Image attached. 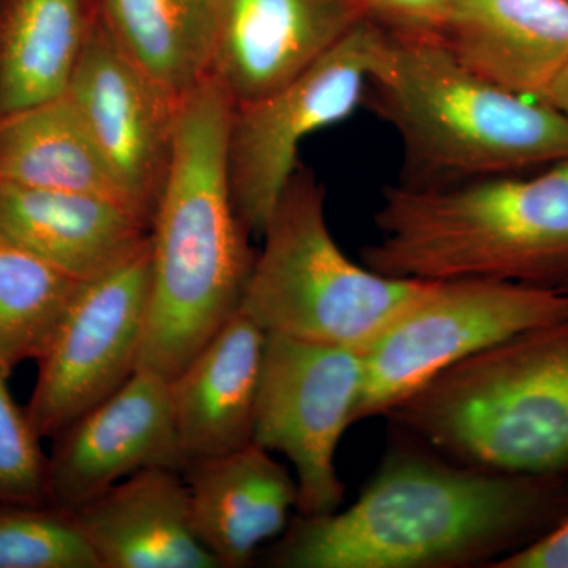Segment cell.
I'll list each match as a JSON object with an SVG mask.
<instances>
[{
    "label": "cell",
    "mask_w": 568,
    "mask_h": 568,
    "mask_svg": "<svg viewBox=\"0 0 568 568\" xmlns=\"http://www.w3.org/2000/svg\"><path fill=\"white\" fill-rule=\"evenodd\" d=\"M540 100L555 106L568 121V65L549 84Z\"/></svg>",
    "instance_id": "4316f807"
},
{
    "label": "cell",
    "mask_w": 568,
    "mask_h": 568,
    "mask_svg": "<svg viewBox=\"0 0 568 568\" xmlns=\"http://www.w3.org/2000/svg\"><path fill=\"white\" fill-rule=\"evenodd\" d=\"M71 514L102 568H220L194 532L181 470H138Z\"/></svg>",
    "instance_id": "9a60e30c"
},
{
    "label": "cell",
    "mask_w": 568,
    "mask_h": 568,
    "mask_svg": "<svg viewBox=\"0 0 568 568\" xmlns=\"http://www.w3.org/2000/svg\"><path fill=\"white\" fill-rule=\"evenodd\" d=\"M364 103L398 134L406 185L528 173L568 159V121L555 106L485 80L428 33L386 29Z\"/></svg>",
    "instance_id": "277c9868"
},
{
    "label": "cell",
    "mask_w": 568,
    "mask_h": 568,
    "mask_svg": "<svg viewBox=\"0 0 568 568\" xmlns=\"http://www.w3.org/2000/svg\"><path fill=\"white\" fill-rule=\"evenodd\" d=\"M0 227L81 282L140 252L152 224L97 194L0 182Z\"/></svg>",
    "instance_id": "ac0fdd59"
},
{
    "label": "cell",
    "mask_w": 568,
    "mask_h": 568,
    "mask_svg": "<svg viewBox=\"0 0 568 568\" xmlns=\"http://www.w3.org/2000/svg\"><path fill=\"white\" fill-rule=\"evenodd\" d=\"M182 476L194 532L220 568L248 566L265 540L282 536L297 508V480L256 444L193 459Z\"/></svg>",
    "instance_id": "2e32d148"
},
{
    "label": "cell",
    "mask_w": 568,
    "mask_h": 568,
    "mask_svg": "<svg viewBox=\"0 0 568 568\" xmlns=\"http://www.w3.org/2000/svg\"><path fill=\"white\" fill-rule=\"evenodd\" d=\"M394 432L399 437L353 506L297 514L267 566L491 567L568 517L567 476L462 465Z\"/></svg>",
    "instance_id": "6da1fadb"
},
{
    "label": "cell",
    "mask_w": 568,
    "mask_h": 568,
    "mask_svg": "<svg viewBox=\"0 0 568 568\" xmlns=\"http://www.w3.org/2000/svg\"><path fill=\"white\" fill-rule=\"evenodd\" d=\"M81 284L0 227V369L6 375L43 357Z\"/></svg>",
    "instance_id": "7402d4cb"
},
{
    "label": "cell",
    "mask_w": 568,
    "mask_h": 568,
    "mask_svg": "<svg viewBox=\"0 0 568 568\" xmlns=\"http://www.w3.org/2000/svg\"><path fill=\"white\" fill-rule=\"evenodd\" d=\"M234 103L211 77L183 97L152 220V283L138 368L173 379L241 310L256 253L227 175Z\"/></svg>",
    "instance_id": "7a4b0ae2"
},
{
    "label": "cell",
    "mask_w": 568,
    "mask_h": 568,
    "mask_svg": "<svg viewBox=\"0 0 568 568\" xmlns=\"http://www.w3.org/2000/svg\"><path fill=\"white\" fill-rule=\"evenodd\" d=\"M267 334L239 310L179 375L171 409L186 463L253 444Z\"/></svg>",
    "instance_id": "e0dca14e"
},
{
    "label": "cell",
    "mask_w": 568,
    "mask_h": 568,
    "mask_svg": "<svg viewBox=\"0 0 568 568\" xmlns=\"http://www.w3.org/2000/svg\"><path fill=\"white\" fill-rule=\"evenodd\" d=\"M51 506L74 511L148 467L183 470L186 459L171 409L170 381L138 368L114 394L52 437Z\"/></svg>",
    "instance_id": "7c38bea8"
},
{
    "label": "cell",
    "mask_w": 568,
    "mask_h": 568,
    "mask_svg": "<svg viewBox=\"0 0 568 568\" xmlns=\"http://www.w3.org/2000/svg\"><path fill=\"white\" fill-rule=\"evenodd\" d=\"M368 18L364 0H226L212 77L234 106L294 80Z\"/></svg>",
    "instance_id": "4fadbf2b"
},
{
    "label": "cell",
    "mask_w": 568,
    "mask_h": 568,
    "mask_svg": "<svg viewBox=\"0 0 568 568\" xmlns=\"http://www.w3.org/2000/svg\"><path fill=\"white\" fill-rule=\"evenodd\" d=\"M0 118L61 99L93 9L85 0H0Z\"/></svg>",
    "instance_id": "44dd1931"
},
{
    "label": "cell",
    "mask_w": 568,
    "mask_h": 568,
    "mask_svg": "<svg viewBox=\"0 0 568 568\" xmlns=\"http://www.w3.org/2000/svg\"><path fill=\"white\" fill-rule=\"evenodd\" d=\"M568 317V293L496 282H428L364 351V386L354 424L386 416L450 366L530 328Z\"/></svg>",
    "instance_id": "52a82bcc"
},
{
    "label": "cell",
    "mask_w": 568,
    "mask_h": 568,
    "mask_svg": "<svg viewBox=\"0 0 568 568\" xmlns=\"http://www.w3.org/2000/svg\"><path fill=\"white\" fill-rule=\"evenodd\" d=\"M0 182L97 194L152 224L112 173L67 95L0 118Z\"/></svg>",
    "instance_id": "d6986e66"
},
{
    "label": "cell",
    "mask_w": 568,
    "mask_h": 568,
    "mask_svg": "<svg viewBox=\"0 0 568 568\" xmlns=\"http://www.w3.org/2000/svg\"><path fill=\"white\" fill-rule=\"evenodd\" d=\"M65 95L112 173L152 222L182 100L122 51L95 11Z\"/></svg>",
    "instance_id": "8fae6325"
},
{
    "label": "cell",
    "mask_w": 568,
    "mask_h": 568,
    "mask_svg": "<svg viewBox=\"0 0 568 568\" xmlns=\"http://www.w3.org/2000/svg\"><path fill=\"white\" fill-rule=\"evenodd\" d=\"M564 291H566V293H568V286H567V287H566V290H564Z\"/></svg>",
    "instance_id": "83f0119b"
},
{
    "label": "cell",
    "mask_w": 568,
    "mask_h": 568,
    "mask_svg": "<svg viewBox=\"0 0 568 568\" xmlns=\"http://www.w3.org/2000/svg\"><path fill=\"white\" fill-rule=\"evenodd\" d=\"M433 37L485 80L541 99L568 65V0H448Z\"/></svg>",
    "instance_id": "5bb4252c"
},
{
    "label": "cell",
    "mask_w": 568,
    "mask_h": 568,
    "mask_svg": "<svg viewBox=\"0 0 568 568\" xmlns=\"http://www.w3.org/2000/svg\"><path fill=\"white\" fill-rule=\"evenodd\" d=\"M364 351L267 334L253 444L293 463L297 514L320 517L342 506L345 484L335 452L364 386Z\"/></svg>",
    "instance_id": "9c48e42d"
},
{
    "label": "cell",
    "mask_w": 568,
    "mask_h": 568,
    "mask_svg": "<svg viewBox=\"0 0 568 568\" xmlns=\"http://www.w3.org/2000/svg\"><path fill=\"white\" fill-rule=\"evenodd\" d=\"M0 369V506H47L48 455L28 410L10 394Z\"/></svg>",
    "instance_id": "cb8c5ba5"
},
{
    "label": "cell",
    "mask_w": 568,
    "mask_h": 568,
    "mask_svg": "<svg viewBox=\"0 0 568 568\" xmlns=\"http://www.w3.org/2000/svg\"><path fill=\"white\" fill-rule=\"evenodd\" d=\"M491 568H568V517L528 547L497 560Z\"/></svg>",
    "instance_id": "484cf974"
},
{
    "label": "cell",
    "mask_w": 568,
    "mask_h": 568,
    "mask_svg": "<svg viewBox=\"0 0 568 568\" xmlns=\"http://www.w3.org/2000/svg\"><path fill=\"white\" fill-rule=\"evenodd\" d=\"M394 429L462 465L568 474V317L470 355L386 414Z\"/></svg>",
    "instance_id": "5b68a950"
},
{
    "label": "cell",
    "mask_w": 568,
    "mask_h": 568,
    "mask_svg": "<svg viewBox=\"0 0 568 568\" xmlns=\"http://www.w3.org/2000/svg\"><path fill=\"white\" fill-rule=\"evenodd\" d=\"M366 267L395 278L568 286V159L532 173L384 192Z\"/></svg>",
    "instance_id": "3957f363"
},
{
    "label": "cell",
    "mask_w": 568,
    "mask_h": 568,
    "mask_svg": "<svg viewBox=\"0 0 568 568\" xmlns=\"http://www.w3.org/2000/svg\"><path fill=\"white\" fill-rule=\"evenodd\" d=\"M324 200L297 168L261 235L241 312L265 334L365 351L428 282L355 264L328 230Z\"/></svg>",
    "instance_id": "8992f818"
},
{
    "label": "cell",
    "mask_w": 568,
    "mask_h": 568,
    "mask_svg": "<svg viewBox=\"0 0 568 568\" xmlns=\"http://www.w3.org/2000/svg\"><path fill=\"white\" fill-rule=\"evenodd\" d=\"M368 18L395 32L433 36L448 0H364Z\"/></svg>",
    "instance_id": "d4e9b609"
},
{
    "label": "cell",
    "mask_w": 568,
    "mask_h": 568,
    "mask_svg": "<svg viewBox=\"0 0 568 568\" xmlns=\"http://www.w3.org/2000/svg\"><path fill=\"white\" fill-rule=\"evenodd\" d=\"M386 29L358 22L320 61L256 102L234 106L227 133V175L239 219L263 235L297 171L306 138L346 121L364 103Z\"/></svg>",
    "instance_id": "ba28073f"
},
{
    "label": "cell",
    "mask_w": 568,
    "mask_h": 568,
    "mask_svg": "<svg viewBox=\"0 0 568 568\" xmlns=\"http://www.w3.org/2000/svg\"><path fill=\"white\" fill-rule=\"evenodd\" d=\"M226 0H95L115 43L182 100L212 74Z\"/></svg>",
    "instance_id": "ffe728a7"
},
{
    "label": "cell",
    "mask_w": 568,
    "mask_h": 568,
    "mask_svg": "<svg viewBox=\"0 0 568 568\" xmlns=\"http://www.w3.org/2000/svg\"><path fill=\"white\" fill-rule=\"evenodd\" d=\"M152 239L140 252L82 282L47 353L26 410L54 437L136 373L148 325Z\"/></svg>",
    "instance_id": "30bf717a"
},
{
    "label": "cell",
    "mask_w": 568,
    "mask_h": 568,
    "mask_svg": "<svg viewBox=\"0 0 568 568\" xmlns=\"http://www.w3.org/2000/svg\"><path fill=\"white\" fill-rule=\"evenodd\" d=\"M0 568H102L71 511L0 506Z\"/></svg>",
    "instance_id": "603a6c76"
}]
</instances>
